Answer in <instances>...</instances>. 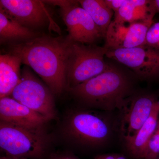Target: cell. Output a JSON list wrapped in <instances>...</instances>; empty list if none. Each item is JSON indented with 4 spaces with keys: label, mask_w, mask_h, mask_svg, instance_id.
I'll use <instances>...</instances> for the list:
<instances>
[{
    "label": "cell",
    "mask_w": 159,
    "mask_h": 159,
    "mask_svg": "<svg viewBox=\"0 0 159 159\" xmlns=\"http://www.w3.org/2000/svg\"><path fill=\"white\" fill-rule=\"evenodd\" d=\"M82 8L87 11L104 37L112 22L114 11L106 4L104 0L78 1Z\"/></svg>",
    "instance_id": "cell-15"
},
{
    "label": "cell",
    "mask_w": 159,
    "mask_h": 159,
    "mask_svg": "<svg viewBox=\"0 0 159 159\" xmlns=\"http://www.w3.org/2000/svg\"><path fill=\"white\" fill-rule=\"evenodd\" d=\"M132 87L125 74L110 66L102 74L70 90L87 105L109 111L121 109L126 99L131 96Z\"/></svg>",
    "instance_id": "cell-2"
},
{
    "label": "cell",
    "mask_w": 159,
    "mask_h": 159,
    "mask_svg": "<svg viewBox=\"0 0 159 159\" xmlns=\"http://www.w3.org/2000/svg\"><path fill=\"white\" fill-rule=\"evenodd\" d=\"M129 26L112 21L106 33L104 47L108 50L121 48L128 32Z\"/></svg>",
    "instance_id": "cell-18"
},
{
    "label": "cell",
    "mask_w": 159,
    "mask_h": 159,
    "mask_svg": "<svg viewBox=\"0 0 159 159\" xmlns=\"http://www.w3.org/2000/svg\"><path fill=\"white\" fill-rule=\"evenodd\" d=\"M159 156V119L154 132L151 138L145 159H156Z\"/></svg>",
    "instance_id": "cell-19"
},
{
    "label": "cell",
    "mask_w": 159,
    "mask_h": 159,
    "mask_svg": "<svg viewBox=\"0 0 159 159\" xmlns=\"http://www.w3.org/2000/svg\"><path fill=\"white\" fill-rule=\"evenodd\" d=\"M106 5L114 12H117L125 3V0H104Z\"/></svg>",
    "instance_id": "cell-21"
},
{
    "label": "cell",
    "mask_w": 159,
    "mask_h": 159,
    "mask_svg": "<svg viewBox=\"0 0 159 159\" xmlns=\"http://www.w3.org/2000/svg\"><path fill=\"white\" fill-rule=\"evenodd\" d=\"M107 51L104 47L71 41L67 68V86L72 88L107 70L110 66L104 57Z\"/></svg>",
    "instance_id": "cell-3"
},
{
    "label": "cell",
    "mask_w": 159,
    "mask_h": 159,
    "mask_svg": "<svg viewBox=\"0 0 159 159\" xmlns=\"http://www.w3.org/2000/svg\"><path fill=\"white\" fill-rule=\"evenodd\" d=\"M153 20L129 24L127 34L121 48H131L145 45L146 35Z\"/></svg>",
    "instance_id": "cell-17"
},
{
    "label": "cell",
    "mask_w": 159,
    "mask_h": 159,
    "mask_svg": "<svg viewBox=\"0 0 159 159\" xmlns=\"http://www.w3.org/2000/svg\"><path fill=\"white\" fill-rule=\"evenodd\" d=\"M158 12L154 1L125 0L122 7L115 13L113 21L121 24L153 20Z\"/></svg>",
    "instance_id": "cell-12"
},
{
    "label": "cell",
    "mask_w": 159,
    "mask_h": 159,
    "mask_svg": "<svg viewBox=\"0 0 159 159\" xmlns=\"http://www.w3.org/2000/svg\"><path fill=\"white\" fill-rule=\"evenodd\" d=\"M0 9L22 25L37 27L49 19L42 2L34 0H1Z\"/></svg>",
    "instance_id": "cell-10"
},
{
    "label": "cell",
    "mask_w": 159,
    "mask_h": 159,
    "mask_svg": "<svg viewBox=\"0 0 159 159\" xmlns=\"http://www.w3.org/2000/svg\"><path fill=\"white\" fill-rule=\"evenodd\" d=\"M154 2L157 9L158 12H159V0H154Z\"/></svg>",
    "instance_id": "cell-23"
},
{
    "label": "cell",
    "mask_w": 159,
    "mask_h": 159,
    "mask_svg": "<svg viewBox=\"0 0 159 159\" xmlns=\"http://www.w3.org/2000/svg\"><path fill=\"white\" fill-rule=\"evenodd\" d=\"M159 100L154 106L150 116L135 136L125 141L126 148L134 157L145 159L147 146L159 120Z\"/></svg>",
    "instance_id": "cell-13"
},
{
    "label": "cell",
    "mask_w": 159,
    "mask_h": 159,
    "mask_svg": "<svg viewBox=\"0 0 159 159\" xmlns=\"http://www.w3.org/2000/svg\"><path fill=\"white\" fill-rule=\"evenodd\" d=\"M41 128L31 129L0 122V147L8 157L38 158L44 152L46 140Z\"/></svg>",
    "instance_id": "cell-4"
},
{
    "label": "cell",
    "mask_w": 159,
    "mask_h": 159,
    "mask_svg": "<svg viewBox=\"0 0 159 159\" xmlns=\"http://www.w3.org/2000/svg\"><path fill=\"white\" fill-rule=\"evenodd\" d=\"M0 37L2 42L10 40L26 41L37 37L34 31L22 25L0 9Z\"/></svg>",
    "instance_id": "cell-16"
},
{
    "label": "cell",
    "mask_w": 159,
    "mask_h": 159,
    "mask_svg": "<svg viewBox=\"0 0 159 159\" xmlns=\"http://www.w3.org/2000/svg\"><path fill=\"white\" fill-rule=\"evenodd\" d=\"M52 159H78L73 156L68 155H61L56 156L52 158Z\"/></svg>",
    "instance_id": "cell-22"
},
{
    "label": "cell",
    "mask_w": 159,
    "mask_h": 159,
    "mask_svg": "<svg viewBox=\"0 0 159 159\" xmlns=\"http://www.w3.org/2000/svg\"><path fill=\"white\" fill-rule=\"evenodd\" d=\"M0 119L1 122L31 129H41L49 121L45 117L9 97L0 99Z\"/></svg>",
    "instance_id": "cell-11"
},
{
    "label": "cell",
    "mask_w": 159,
    "mask_h": 159,
    "mask_svg": "<svg viewBox=\"0 0 159 159\" xmlns=\"http://www.w3.org/2000/svg\"><path fill=\"white\" fill-rule=\"evenodd\" d=\"M96 159H100L98 157H97V158H96Z\"/></svg>",
    "instance_id": "cell-25"
},
{
    "label": "cell",
    "mask_w": 159,
    "mask_h": 159,
    "mask_svg": "<svg viewBox=\"0 0 159 159\" xmlns=\"http://www.w3.org/2000/svg\"><path fill=\"white\" fill-rule=\"evenodd\" d=\"M106 56L126 66L143 78L159 75V51L148 46L108 50Z\"/></svg>",
    "instance_id": "cell-8"
},
{
    "label": "cell",
    "mask_w": 159,
    "mask_h": 159,
    "mask_svg": "<svg viewBox=\"0 0 159 159\" xmlns=\"http://www.w3.org/2000/svg\"><path fill=\"white\" fill-rule=\"evenodd\" d=\"M145 45L159 51V22L153 23L149 28Z\"/></svg>",
    "instance_id": "cell-20"
},
{
    "label": "cell",
    "mask_w": 159,
    "mask_h": 159,
    "mask_svg": "<svg viewBox=\"0 0 159 159\" xmlns=\"http://www.w3.org/2000/svg\"><path fill=\"white\" fill-rule=\"evenodd\" d=\"M1 159H25V158H14L11 157H2Z\"/></svg>",
    "instance_id": "cell-24"
},
{
    "label": "cell",
    "mask_w": 159,
    "mask_h": 159,
    "mask_svg": "<svg viewBox=\"0 0 159 159\" xmlns=\"http://www.w3.org/2000/svg\"><path fill=\"white\" fill-rule=\"evenodd\" d=\"M46 2L60 7L62 19L68 31L67 37L71 41L91 45L104 37L90 16L80 6L78 1Z\"/></svg>",
    "instance_id": "cell-6"
},
{
    "label": "cell",
    "mask_w": 159,
    "mask_h": 159,
    "mask_svg": "<svg viewBox=\"0 0 159 159\" xmlns=\"http://www.w3.org/2000/svg\"><path fill=\"white\" fill-rule=\"evenodd\" d=\"M67 130L70 135L83 145L96 146L109 140L112 127L108 119L96 113L80 111L69 119Z\"/></svg>",
    "instance_id": "cell-7"
},
{
    "label": "cell",
    "mask_w": 159,
    "mask_h": 159,
    "mask_svg": "<svg viewBox=\"0 0 159 159\" xmlns=\"http://www.w3.org/2000/svg\"><path fill=\"white\" fill-rule=\"evenodd\" d=\"M157 101L148 94L131 96L126 99L120 110V130L125 141L136 135L150 116Z\"/></svg>",
    "instance_id": "cell-9"
},
{
    "label": "cell",
    "mask_w": 159,
    "mask_h": 159,
    "mask_svg": "<svg viewBox=\"0 0 159 159\" xmlns=\"http://www.w3.org/2000/svg\"><path fill=\"white\" fill-rule=\"evenodd\" d=\"M71 43L67 37H37L14 45L11 52L31 67L53 93L59 94L66 85Z\"/></svg>",
    "instance_id": "cell-1"
},
{
    "label": "cell",
    "mask_w": 159,
    "mask_h": 159,
    "mask_svg": "<svg viewBox=\"0 0 159 159\" xmlns=\"http://www.w3.org/2000/svg\"><path fill=\"white\" fill-rule=\"evenodd\" d=\"M10 96L49 121L55 117V104L51 91L26 68L23 71L20 82Z\"/></svg>",
    "instance_id": "cell-5"
},
{
    "label": "cell",
    "mask_w": 159,
    "mask_h": 159,
    "mask_svg": "<svg viewBox=\"0 0 159 159\" xmlns=\"http://www.w3.org/2000/svg\"><path fill=\"white\" fill-rule=\"evenodd\" d=\"M156 159H159V156Z\"/></svg>",
    "instance_id": "cell-26"
},
{
    "label": "cell",
    "mask_w": 159,
    "mask_h": 159,
    "mask_svg": "<svg viewBox=\"0 0 159 159\" xmlns=\"http://www.w3.org/2000/svg\"><path fill=\"white\" fill-rule=\"evenodd\" d=\"M21 60L14 54L0 56V98L10 96L20 80Z\"/></svg>",
    "instance_id": "cell-14"
}]
</instances>
